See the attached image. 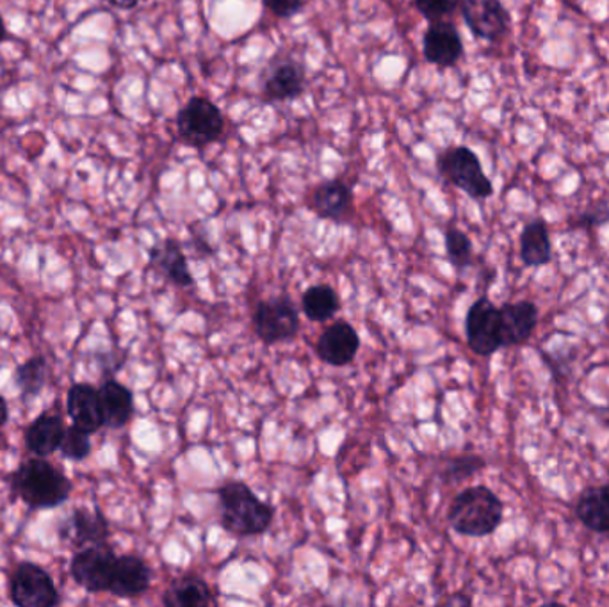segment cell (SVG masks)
Instances as JSON below:
<instances>
[{
  "mask_svg": "<svg viewBox=\"0 0 609 607\" xmlns=\"http://www.w3.org/2000/svg\"><path fill=\"white\" fill-rule=\"evenodd\" d=\"M216 496L219 499V523L228 534L259 537L275 520V508L257 497L244 482H227L219 486Z\"/></svg>",
  "mask_w": 609,
  "mask_h": 607,
  "instance_id": "1",
  "label": "cell"
},
{
  "mask_svg": "<svg viewBox=\"0 0 609 607\" xmlns=\"http://www.w3.org/2000/svg\"><path fill=\"white\" fill-rule=\"evenodd\" d=\"M504 505L489 486H467L447 509V522L461 537L485 538L498 531Z\"/></svg>",
  "mask_w": 609,
  "mask_h": 607,
  "instance_id": "2",
  "label": "cell"
},
{
  "mask_svg": "<svg viewBox=\"0 0 609 607\" xmlns=\"http://www.w3.org/2000/svg\"><path fill=\"white\" fill-rule=\"evenodd\" d=\"M14 499L24 500L34 509H51L70 497L72 483L51 463L40 459L22 463L10 476Z\"/></svg>",
  "mask_w": 609,
  "mask_h": 607,
  "instance_id": "3",
  "label": "cell"
},
{
  "mask_svg": "<svg viewBox=\"0 0 609 607\" xmlns=\"http://www.w3.org/2000/svg\"><path fill=\"white\" fill-rule=\"evenodd\" d=\"M437 168L447 183L475 200H487L493 195L492 183L485 175L478 155L467 146L447 148L444 154L438 155Z\"/></svg>",
  "mask_w": 609,
  "mask_h": 607,
  "instance_id": "4",
  "label": "cell"
},
{
  "mask_svg": "<svg viewBox=\"0 0 609 607\" xmlns=\"http://www.w3.org/2000/svg\"><path fill=\"white\" fill-rule=\"evenodd\" d=\"M177 131L187 145L204 148L224 134V114L209 99L193 97L178 112Z\"/></svg>",
  "mask_w": 609,
  "mask_h": 607,
  "instance_id": "5",
  "label": "cell"
},
{
  "mask_svg": "<svg viewBox=\"0 0 609 607\" xmlns=\"http://www.w3.org/2000/svg\"><path fill=\"white\" fill-rule=\"evenodd\" d=\"M300 324L298 309L289 296L264 299L253 313L255 335L268 346L294 339L298 335Z\"/></svg>",
  "mask_w": 609,
  "mask_h": 607,
  "instance_id": "6",
  "label": "cell"
},
{
  "mask_svg": "<svg viewBox=\"0 0 609 607\" xmlns=\"http://www.w3.org/2000/svg\"><path fill=\"white\" fill-rule=\"evenodd\" d=\"M466 336L470 351L478 356H492L502 350L501 310L489 298L476 299L466 316Z\"/></svg>",
  "mask_w": 609,
  "mask_h": 607,
  "instance_id": "7",
  "label": "cell"
},
{
  "mask_svg": "<svg viewBox=\"0 0 609 607\" xmlns=\"http://www.w3.org/2000/svg\"><path fill=\"white\" fill-rule=\"evenodd\" d=\"M10 597L19 607H56L61 598L56 584L42 566L20 563L10 581Z\"/></svg>",
  "mask_w": 609,
  "mask_h": 607,
  "instance_id": "8",
  "label": "cell"
},
{
  "mask_svg": "<svg viewBox=\"0 0 609 607\" xmlns=\"http://www.w3.org/2000/svg\"><path fill=\"white\" fill-rule=\"evenodd\" d=\"M117 558L108 542L83 547L72 560V577L89 594L109 592Z\"/></svg>",
  "mask_w": 609,
  "mask_h": 607,
  "instance_id": "9",
  "label": "cell"
},
{
  "mask_svg": "<svg viewBox=\"0 0 609 607\" xmlns=\"http://www.w3.org/2000/svg\"><path fill=\"white\" fill-rule=\"evenodd\" d=\"M461 16L470 33L485 42H499L510 31V14L501 0H461Z\"/></svg>",
  "mask_w": 609,
  "mask_h": 607,
  "instance_id": "10",
  "label": "cell"
},
{
  "mask_svg": "<svg viewBox=\"0 0 609 607\" xmlns=\"http://www.w3.org/2000/svg\"><path fill=\"white\" fill-rule=\"evenodd\" d=\"M360 350V336L351 322L340 319L331 322L319 335L316 353L325 364L346 367L354 362Z\"/></svg>",
  "mask_w": 609,
  "mask_h": 607,
  "instance_id": "11",
  "label": "cell"
},
{
  "mask_svg": "<svg viewBox=\"0 0 609 607\" xmlns=\"http://www.w3.org/2000/svg\"><path fill=\"white\" fill-rule=\"evenodd\" d=\"M423 52L426 62L432 65L455 66L464 56V43L460 33L449 22H433L424 33Z\"/></svg>",
  "mask_w": 609,
  "mask_h": 607,
  "instance_id": "12",
  "label": "cell"
},
{
  "mask_svg": "<svg viewBox=\"0 0 609 607\" xmlns=\"http://www.w3.org/2000/svg\"><path fill=\"white\" fill-rule=\"evenodd\" d=\"M501 310L502 347L522 346L530 341L539 324V307L533 301H516L504 304Z\"/></svg>",
  "mask_w": 609,
  "mask_h": 607,
  "instance_id": "13",
  "label": "cell"
},
{
  "mask_svg": "<svg viewBox=\"0 0 609 607\" xmlns=\"http://www.w3.org/2000/svg\"><path fill=\"white\" fill-rule=\"evenodd\" d=\"M305 91V71L300 63L291 57L275 59L264 77L265 99L273 102H287L298 99Z\"/></svg>",
  "mask_w": 609,
  "mask_h": 607,
  "instance_id": "14",
  "label": "cell"
},
{
  "mask_svg": "<svg viewBox=\"0 0 609 607\" xmlns=\"http://www.w3.org/2000/svg\"><path fill=\"white\" fill-rule=\"evenodd\" d=\"M152 583V572L141 558L118 556L112 569L109 594L118 598H138L146 594Z\"/></svg>",
  "mask_w": 609,
  "mask_h": 607,
  "instance_id": "15",
  "label": "cell"
},
{
  "mask_svg": "<svg viewBox=\"0 0 609 607\" xmlns=\"http://www.w3.org/2000/svg\"><path fill=\"white\" fill-rule=\"evenodd\" d=\"M66 410H68V416L74 421V426L86 431V433H97L104 426L100 393L94 385L75 384L68 390V397H66Z\"/></svg>",
  "mask_w": 609,
  "mask_h": 607,
  "instance_id": "16",
  "label": "cell"
},
{
  "mask_svg": "<svg viewBox=\"0 0 609 607\" xmlns=\"http://www.w3.org/2000/svg\"><path fill=\"white\" fill-rule=\"evenodd\" d=\"M63 540H68L72 545L83 547L106 543L111 534L109 522L100 511H88V509H75L70 519L63 523L59 529Z\"/></svg>",
  "mask_w": 609,
  "mask_h": 607,
  "instance_id": "17",
  "label": "cell"
},
{
  "mask_svg": "<svg viewBox=\"0 0 609 607\" xmlns=\"http://www.w3.org/2000/svg\"><path fill=\"white\" fill-rule=\"evenodd\" d=\"M150 267H154L173 286L182 289L195 286V276L187 266L186 253L175 239H166L150 250Z\"/></svg>",
  "mask_w": 609,
  "mask_h": 607,
  "instance_id": "18",
  "label": "cell"
},
{
  "mask_svg": "<svg viewBox=\"0 0 609 607\" xmlns=\"http://www.w3.org/2000/svg\"><path fill=\"white\" fill-rule=\"evenodd\" d=\"M311 209L323 220H348L354 211V191L342 180H326L312 192Z\"/></svg>",
  "mask_w": 609,
  "mask_h": 607,
  "instance_id": "19",
  "label": "cell"
},
{
  "mask_svg": "<svg viewBox=\"0 0 609 607\" xmlns=\"http://www.w3.org/2000/svg\"><path fill=\"white\" fill-rule=\"evenodd\" d=\"M576 517L591 533L609 534V483L588 486L577 497Z\"/></svg>",
  "mask_w": 609,
  "mask_h": 607,
  "instance_id": "20",
  "label": "cell"
},
{
  "mask_svg": "<svg viewBox=\"0 0 609 607\" xmlns=\"http://www.w3.org/2000/svg\"><path fill=\"white\" fill-rule=\"evenodd\" d=\"M98 393L102 402L104 426L111 430H120L129 424L134 416V396L131 388L118 384L117 379H108Z\"/></svg>",
  "mask_w": 609,
  "mask_h": 607,
  "instance_id": "21",
  "label": "cell"
},
{
  "mask_svg": "<svg viewBox=\"0 0 609 607\" xmlns=\"http://www.w3.org/2000/svg\"><path fill=\"white\" fill-rule=\"evenodd\" d=\"M163 604L166 607H207L215 606L216 597L202 577L184 575L167 586Z\"/></svg>",
  "mask_w": 609,
  "mask_h": 607,
  "instance_id": "22",
  "label": "cell"
},
{
  "mask_svg": "<svg viewBox=\"0 0 609 607\" xmlns=\"http://www.w3.org/2000/svg\"><path fill=\"white\" fill-rule=\"evenodd\" d=\"M65 424L59 417L43 413L36 417L33 424L25 431V444L29 451L36 456H51L59 449L61 440L65 437Z\"/></svg>",
  "mask_w": 609,
  "mask_h": 607,
  "instance_id": "23",
  "label": "cell"
},
{
  "mask_svg": "<svg viewBox=\"0 0 609 607\" xmlns=\"http://www.w3.org/2000/svg\"><path fill=\"white\" fill-rule=\"evenodd\" d=\"M519 243H521V261L524 262V266L540 267L553 261L550 229L542 218L530 221L522 229Z\"/></svg>",
  "mask_w": 609,
  "mask_h": 607,
  "instance_id": "24",
  "label": "cell"
},
{
  "mask_svg": "<svg viewBox=\"0 0 609 607\" xmlns=\"http://www.w3.org/2000/svg\"><path fill=\"white\" fill-rule=\"evenodd\" d=\"M302 310L312 322H326L334 319L340 310L337 290L326 284L308 287L302 296Z\"/></svg>",
  "mask_w": 609,
  "mask_h": 607,
  "instance_id": "25",
  "label": "cell"
},
{
  "mask_svg": "<svg viewBox=\"0 0 609 607\" xmlns=\"http://www.w3.org/2000/svg\"><path fill=\"white\" fill-rule=\"evenodd\" d=\"M48 365L43 356H33L14 371V384L24 399H34L47 384Z\"/></svg>",
  "mask_w": 609,
  "mask_h": 607,
  "instance_id": "26",
  "label": "cell"
},
{
  "mask_svg": "<svg viewBox=\"0 0 609 607\" xmlns=\"http://www.w3.org/2000/svg\"><path fill=\"white\" fill-rule=\"evenodd\" d=\"M446 253L456 272H461V269H466L472 264V255H475L472 241L466 232L452 227V229L446 230Z\"/></svg>",
  "mask_w": 609,
  "mask_h": 607,
  "instance_id": "27",
  "label": "cell"
},
{
  "mask_svg": "<svg viewBox=\"0 0 609 607\" xmlns=\"http://www.w3.org/2000/svg\"><path fill=\"white\" fill-rule=\"evenodd\" d=\"M485 468H487V462L479 454H461L444 465L443 479L446 483L466 482Z\"/></svg>",
  "mask_w": 609,
  "mask_h": 607,
  "instance_id": "28",
  "label": "cell"
},
{
  "mask_svg": "<svg viewBox=\"0 0 609 607\" xmlns=\"http://www.w3.org/2000/svg\"><path fill=\"white\" fill-rule=\"evenodd\" d=\"M61 453L68 460L74 462H83L88 459L91 453V440H89V433L80 430L77 426L66 428L65 437L61 440Z\"/></svg>",
  "mask_w": 609,
  "mask_h": 607,
  "instance_id": "29",
  "label": "cell"
},
{
  "mask_svg": "<svg viewBox=\"0 0 609 607\" xmlns=\"http://www.w3.org/2000/svg\"><path fill=\"white\" fill-rule=\"evenodd\" d=\"M461 0H414L415 10L429 22H438L455 13Z\"/></svg>",
  "mask_w": 609,
  "mask_h": 607,
  "instance_id": "30",
  "label": "cell"
},
{
  "mask_svg": "<svg viewBox=\"0 0 609 607\" xmlns=\"http://www.w3.org/2000/svg\"><path fill=\"white\" fill-rule=\"evenodd\" d=\"M608 203H599V206L591 207L588 211L577 216V220L573 221V227H579V229H596V227H602V224L608 223Z\"/></svg>",
  "mask_w": 609,
  "mask_h": 607,
  "instance_id": "31",
  "label": "cell"
},
{
  "mask_svg": "<svg viewBox=\"0 0 609 607\" xmlns=\"http://www.w3.org/2000/svg\"><path fill=\"white\" fill-rule=\"evenodd\" d=\"M262 2L279 19H291L303 8V0H262Z\"/></svg>",
  "mask_w": 609,
  "mask_h": 607,
  "instance_id": "32",
  "label": "cell"
},
{
  "mask_svg": "<svg viewBox=\"0 0 609 607\" xmlns=\"http://www.w3.org/2000/svg\"><path fill=\"white\" fill-rule=\"evenodd\" d=\"M444 604H446V606H470V604H472V598L464 594H455L452 595V597H447Z\"/></svg>",
  "mask_w": 609,
  "mask_h": 607,
  "instance_id": "33",
  "label": "cell"
},
{
  "mask_svg": "<svg viewBox=\"0 0 609 607\" xmlns=\"http://www.w3.org/2000/svg\"><path fill=\"white\" fill-rule=\"evenodd\" d=\"M108 2L118 10H134L135 5L140 4V0H108Z\"/></svg>",
  "mask_w": 609,
  "mask_h": 607,
  "instance_id": "34",
  "label": "cell"
},
{
  "mask_svg": "<svg viewBox=\"0 0 609 607\" xmlns=\"http://www.w3.org/2000/svg\"><path fill=\"white\" fill-rule=\"evenodd\" d=\"M8 416H10V411H8V402H6L4 397L0 396V428L8 422Z\"/></svg>",
  "mask_w": 609,
  "mask_h": 607,
  "instance_id": "35",
  "label": "cell"
},
{
  "mask_svg": "<svg viewBox=\"0 0 609 607\" xmlns=\"http://www.w3.org/2000/svg\"><path fill=\"white\" fill-rule=\"evenodd\" d=\"M6 37V24L4 19H2V14H0V43L4 42Z\"/></svg>",
  "mask_w": 609,
  "mask_h": 607,
  "instance_id": "36",
  "label": "cell"
}]
</instances>
